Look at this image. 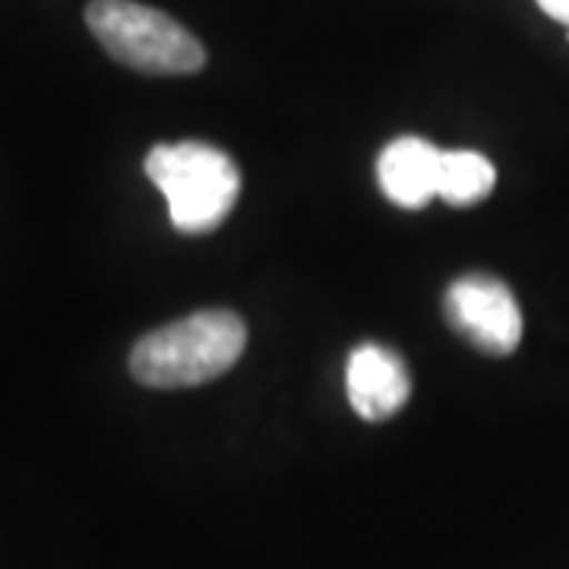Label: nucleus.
<instances>
[{"label":"nucleus","instance_id":"obj_1","mask_svg":"<svg viewBox=\"0 0 569 569\" xmlns=\"http://www.w3.org/2000/svg\"><path fill=\"white\" fill-rule=\"evenodd\" d=\"M247 348V326L234 310H197L146 332L130 351V373L149 389H190L228 373Z\"/></svg>","mask_w":569,"mask_h":569},{"label":"nucleus","instance_id":"obj_2","mask_svg":"<svg viewBox=\"0 0 569 569\" xmlns=\"http://www.w3.org/2000/svg\"><path fill=\"white\" fill-rule=\"evenodd\" d=\"M146 174L164 193L171 224L183 234L216 231L241 193V174L231 156L200 140L156 146L146 156Z\"/></svg>","mask_w":569,"mask_h":569},{"label":"nucleus","instance_id":"obj_3","mask_svg":"<svg viewBox=\"0 0 569 569\" xmlns=\"http://www.w3.org/2000/svg\"><path fill=\"white\" fill-rule=\"evenodd\" d=\"M86 26L123 67L152 77H190L206 67V48L168 13L137 0H89Z\"/></svg>","mask_w":569,"mask_h":569},{"label":"nucleus","instance_id":"obj_4","mask_svg":"<svg viewBox=\"0 0 569 569\" xmlns=\"http://www.w3.org/2000/svg\"><path fill=\"white\" fill-rule=\"evenodd\" d=\"M443 313L468 346L490 358H507L522 342V310L509 284L488 272H471L449 284Z\"/></svg>","mask_w":569,"mask_h":569},{"label":"nucleus","instance_id":"obj_5","mask_svg":"<svg viewBox=\"0 0 569 569\" xmlns=\"http://www.w3.org/2000/svg\"><path fill=\"white\" fill-rule=\"evenodd\" d=\"M348 402L370 425L396 418L411 399V373L406 361L380 342H365L351 351L346 370Z\"/></svg>","mask_w":569,"mask_h":569},{"label":"nucleus","instance_id":"obj_6","mask_svg":"<svg viewBox=\"0 0 569 569\" xmlns=\"http://www.w3.org/2000/svg\"><path fill=\"white\" fill-rule=\"evenodd\" d=\"M443 149L421 137H399L380 152L377 178L389 203L402 209H421L437 197Z\"/></svg>","mask_w":569,"mask_h":569},{"label":"nucleus","instance_id":"obj_7","mask_svg":"<svg viewBox=\"0 0 569 569\" xmlns=\"http://www.w3.org/2000/svg\"><path fill=\"white\" fill-rule=\"evenodd\" d=\"M497 183L493 164L481 152L468 149H452L440 159V181H437V197L449 206H475L488 200L490 190Z\"/></svg>","mask_w":569,"mask_h":569},{"label":"nucleus","instance_id":"obj_8","mask_svg":"<svg viewBox=\"0 0 569 569\" xmlns=\"http://www.w3.org/2000/svg\"><path fill=\"white\" fill-rule=\"evenodd\" d=\"M538 7L548 13L550 20L569 26V0H538Z\"/></svg>","mask_w":569,"mask_h":569}]
</instances>
